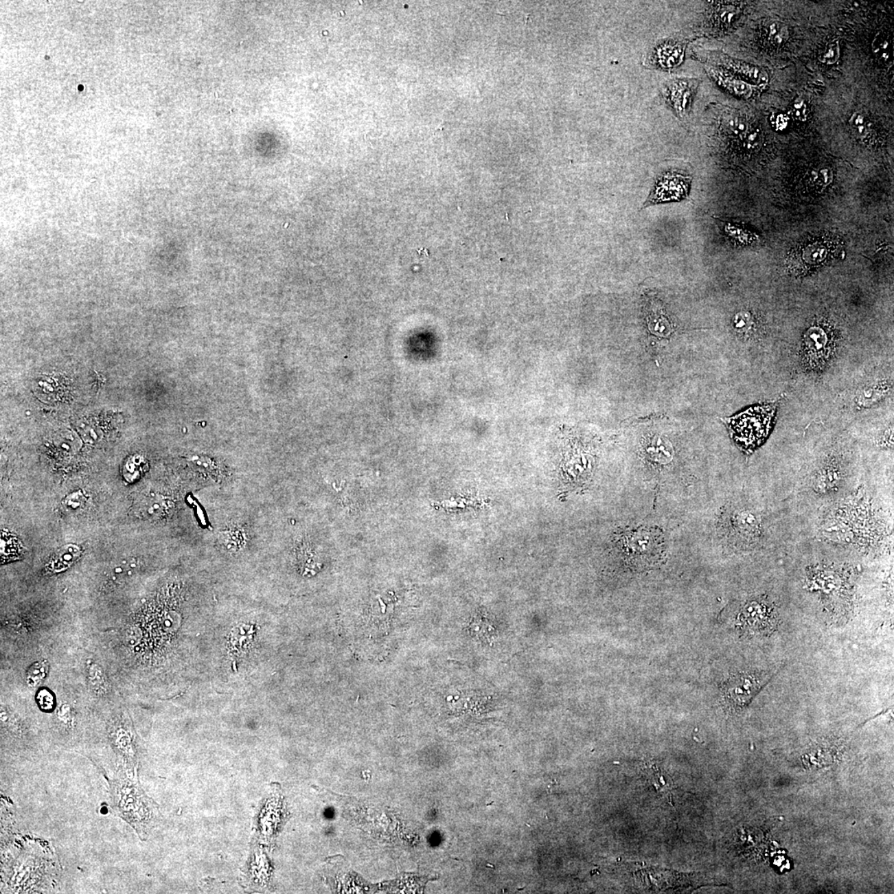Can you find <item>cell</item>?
I'll use <instances>...</instances> for the list:
<instances>
[{"label":"cell","instance_id":"cell-1","mask_svg":"<svg viewBox=\"0 0 894 894\" xmlns=\"http://www.w3.org/2000/svg\"><path fill=\"white\" fill-rule=\"evenodd\" d=\"M615 550L632 569H652L666 557L665 537L658 527L642 526L623 529L616 535Z\"/></svg>","mask_w":894,"mask_h":894},{"label":"cell","instance_id":"cell-2","mask_svg":"<svg viewBox=\"0 0 894 894\" xmlns=\"http://www.w3.org/2000/svg\"><path fill=\"white\" fill-rule=\"evenodd\" d=\"M844 248L843 240L831 232L804 237L788 253V268L796 276L810 275L843 256Z\"/></svg>","mask_w":894,"mask_h":894},{"label":"cell","instance_id":"cell-3","mask_svg":"<svg viewBox=\"0 0 894 894\" xmlns=\"http://www.w3.org/2000/svg\"><path fill=\"white\" fill-rule=\"evenodd\" d=\"M778 406L775 401L752 406L726 420L733 440L744 452L752 453L767 440Z\"/></svg>","mask_w":894,"mask_h":894},{"label":"cell","instance_id":"cell-4","mask_svg":"<svg viewBox=\"0 0 894 894\" xmlns=\"http://www.w3.org/2000/svg\"><path fill=\"white\" fill-rule=\"evenodd\" d=\"M762 527L759 514L746 507H732L723 514L720 523L724 540L740 550L751 549L759 542Z\"/></svg>","mask_w":894,"mask_h":894},{"label":"cell","instance_id":"cell-5","mask_svg":"<svg viewBox=\"0 0 894 894\" xmlns=\"http://www.w3.org/2000/svg\"><path fill=\"white\" fill-rule=\"evenodd\" d=\"M766 672H746L731 676L723 685L724 702L733 711L744 710L768 682Z\"/></svg>","mask_w":894,"mask_h":894},{"label":"cell","instance_id":"cell-6","mask_svg":"<svg viewBox=\"0 0 894 894\" xmlns=\"http://www.w3.org/2000/svg\"><path fill=\"white\" fill-rule=\"evenodd\" d=\"M836 336L831 325L816 322L807 329L803 342V361L807 369H823L835 349Z\"/></svg>","mask_w":894,"mask_h":894},{"label":"cell","instance_id":"cell-7","mask_svg":"<svg viewBox=\"0 0 894 894\" xmlns=\"http://www.w3.org/2000/svg\"><path fill=\"white\" fill-rule=\"evenodd\" d=\"M691 176L678 172L663 173L656 181L643 207L652 205L679 203L689 196Z\"/></svg>","mask_w":894,"mask_h":894},{"label":"cell","instance_id":"cell-8","mask_svg":"<svg viewBox=\"0 0 894 894\" xmlns=\"http://www.w3.org/2000/svg\"><path fill=\"white\" fill-rule=\"evenodd\" d=\"M737 623L750 633L764 634L777 626V613L766 599H753L741 608Z\"/></svg>","mask_w":894,"mask_h":894},{"label":"cell","instance_id":"cell-9","mask_svg":"<svg viewBox=\"0 0 894 894\" xmlns=\"http://www.w3.org/2000/svg\"><path fill=\"white\" fill-rule=\"evenodd\" d=\"M698 86V80L692 78L670 79L663 84V98L680 119L689 116Z\"/></svg>","mask_w":894,"mask_h":894},{"label":"cell","instance_id":"cell-10","mask_svg":"<svg viewBox=\"0 0 894 894\" xmlns=\"http://www.w3.org/2000/svg\"><path fill=\"white\" fill-rule=\"evenodd\" d=\"M687 45L686 42L679 39L662 40L647 52L643 66L652 69L674 70L684 62Z\"/></svg>","mask_w":894,"mask_h":894},{"label":"cell","instance_id":"cell-11","mask_svg":"<svg viewBox=\"0 0 894 894\" xmlns=\"http://www.w3.org/2000/svg\"><path fill=\"white\" fill-rule=\"evenodd\" d=\"M743 10L740 3L710 2L703 20V28L709 34L726 33L739 22Z\"/></svg>","mask_w":894,"mask_h":894},{"label":"cell","instance_id":"cell-12","mask_svg":"<svg viewBox=\"0 0 894 894\" xmlns=\"http://www.w3.org/2000/svg\"><path fill=\"white\" fill-rule=\"evenodd\" d=\"M753 124L743 114L736 111L724 113L720 122V131L724 139H728L733 144L746 135Z\"/></svg>","mask_w":894,"mask_h":894},{"label":"cell","instance_id":"cell-13","mask_svg":"<svg viewBox=\"0 0 894 894\" xmlns=\"http://www.w3.org/2000/svg\"><path fill=\"white\" fill-rule=\"evenodd\" d=\"M82 554L78 546L68 545L56 551L47 565V569L51 573H58L66 571L71 566Z\"/></svg>","mask_w":894,"mask_h":894},{"label":"cell","instance_id":"cell-14","mask_svg":"<svg viewBox=\"0 0 894 894\" xmlns=\"http://www.w3.org/2000/svg\"><path fill=\"white\" fill-rule=\"evenodd\" d=\"M248 538L243 527L231 526L220 531L219 542L222 549L229 553H236L243 551L247 545Z\"/></svg>","mask_w":894,"mask_h":894},{"label":"cell","instance_id":"cell-15","mask_svg":"<svg viewBox=\"0 0 894 894\" xmlns=\"http://www.w3.org/2000/svg\"><path fill=\"white\" fill-rule=\"evenodd\" d=\"M872 52L880 63L891 66L893 63V44L890 36L885 32H879L871 44Z\"/></svg>","mask_w":894,"mask_h":894},{"label":"cell","instance_id":"cell-16","mask_svg":"<svg viewBox=\"0 0 894 894\" xmlns=\"http://www.w3.org/2000/svg\"><path fill=\"white\" fill-rule=\"evenodd\" d=\"M849 126L858 139L865 144L872 142L873 128L871 120L860 112L853 113L849 119Z\"/></svg>","mask_w":894,"mask_h":894},{"label":"cell","instance_id":"cell-17","mask_svg":"<svg viewBox=\"0 0 894 894\" xmlns=\"http://www.w3.org/2000/svg\"><path fill=\"white\" fill-rule=\"evenodd\" d=\"M763 142L762 131L758 127L753 126L750 130L737 142L731 144L736 151L741 154H751L758 150Z\"/></svg>","mask_w":894,"mask_h":894},{"label":"cell","instance_id":"cell-18","mask_svg":"<svg viewBox=\"0 0 894 894\" xmlns=\"http://www.w3.org/2000/svg\"><path fill=\"white\" fill-rule=\"evenodd\" d=\"M765 38L772 47H780L787 43L789 38V30L783 23L771 21L764 30Z\"/></svg>","mask_w":894,"mask_h":894},{"label":"cell","instance_id":"cell-19","mask_svg":"<svg viewBox=\"0 0 894 894\" xmlns=\"http://www.w3.org/2000/svg\"><path fill=\"white\" fill-rule=\"evenodd\" d=\"M147 469L148 463L144 458L140 456H133L128 457L124 463L123 477L128 482L133 483L138 481Z\"/></svg>","mask_w":894,"mask_h":894},{"label":"cell","instance_id":"cell-20","mask_svg":"<svg viewBox=\"0 0 894 894\" xmlns=\"http://www.w3.org/2000/svg\"><path fill=\"white\" fill-rule=\"evenodd\" d=\"M834 173L828 166H819L812 169L807 174L808 183L816 189H825L833 182Z\"/></svg>","mask_w":894,"mask_h":894},{"label":"cell","instance_id":"cell-21","mask_svg":"<svg viewBox=\"0 0 894 894\" xmlns=\"http://www.w3.org/2000/svg\"><path fill=\"white\" fill-rule=\"evenodd\" d=\"M840 56V47L838 40H832L828 42L823 49L818 52V61L825 65H834L839 61Z\"/></svg>","mask_w":894,"mask_h":894},{"label":"cell","instance_id":"cell-22","mask_svg":"<svg viewBox=\"0 0 894 894\" xmlns=\"http://www.w3.org/2000/svg\"><path fill=\"white\" fill-rule=\"evenodd\" d=\"M49 670V664L46 661H40L30 667L27 672L26 680L28 686L34 687L45 679Z\"/></svg>","mask_w":894,"mask_h":894},{"label":"cell","instance_id":"cell-23","mask_svg":"<svg viewBox=\"0 0 894 894\" xmlns=\"http://www.w3.org/2000/svg\"><path fill=\"white\" fill-rule=\"evenodd\" d=\"M20 554V547L17 539L12 536L3 535L1 538V555L2 562L10 561L19 557Z\"/></svg>","mask_w":894,"mask_h":894},{"label":"cell","instance_id":"cell-24","mask_svg":"<svg viewBox=\"0 0 894 894\" xmlns=\"http://www.w3.org/2000/svg\"><path fill=\"white\" fill-rule=\"evenodd\" d=\"M648 778L650 779L651 783L657 788L659 791L671 790L672 780L670 778H666V773L659 770V768L654 766H650L648 768Z\"/></svg>","mask_w":894,"mask_h":894},{"label":"cell","instance_id":"cell-25","mask_svg":"<svg viewBox=\"0 0 894 894\" xmlns=\"http://www.w3.org/2000/svg\"><path fill=\"white\" fill-rule=\"evenodd\" d=\"M789 114L791 115L793 119L799 120V122H806L809 115H810V110H809L807 103L803 98H797L792 103Z\"/></svg>","mask_w":894,"mask_h":894},{"label":"cell","instance_id":"cell-26","mask_svg":"<svg viewBox=\"0 0 894 894\" xmlns=\"http://www.w3.org/2000/svg\"><path fill=\"white\" fill-rule=\"evenodd\" d=\"M89 678H90L91 686L96 692H104L106 690V680H104V674L98 666H93L89 672Z\"/></svg>","mask_w":894,"mask_h":894},{"label":"cell","instance_id":"cell-27","mask_svg":"<svg viewBox=\"0 0 894 894\" xmlns=\"http://www.w3.org/2000/svg\"><path fill=\"white\" fill-rule=\"evenodd\" d=\"M84 502V495L80 491L72 493L64 499L63 505L67 509L70 510H76L83 506Z\"/></svg>","mask_w":894,"mask_h":894},{"label":"cell","instance_id":"cell-28","mask_svg":"<svg viewBox=\"0 0 894 894\" xmlns=\"http://www.w3.org/2000/svg\"><path fill=\"white\" fill-rule=\"evenodd\" d=\"M37 699L40 708L43 711H51L54 707V696L47 689L40 690Z\"/></svg>","mask_w":894,"mask_h":894},{"label":"cell","instance_id":"cell-29","mask_svg":"<svg viewBox=\"0 0 894 894\" xmlns=\"http://www.w3.org/2000/svg\"><path fill=\"white\" fill-rule=\"evenodd\" d=\"M789 122H790L789 117L787 115L782 114V113H775L770 116L771 126L776 131L787 130Z\"/></svg>","mask_w":894,"mask_h":894}]
</instances>
